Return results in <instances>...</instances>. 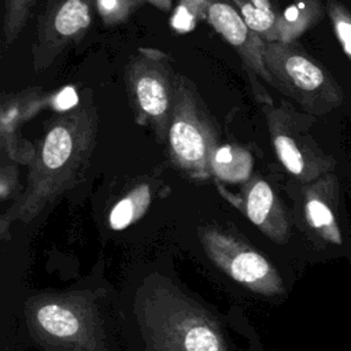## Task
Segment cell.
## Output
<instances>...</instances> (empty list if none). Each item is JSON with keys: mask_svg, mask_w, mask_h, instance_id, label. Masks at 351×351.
Instances as JSON below:
<instances>
[{"mask_svg": "<svg viewBox=\"0 0 351 351\" xmlns=\"http://www.w3.org/2000/svg\"><path fill=\"white\" fill-rule=\"evenodd\" d=\"M251 170L252 158L250 152L234 144L219 145L211 162V174L221 181L245 182L251 177Z\"/></svg>", "mask_w": 351, "mask_h": 351, "instance_id": "obj_16", "label": "cell"}, {"mask_svg": "<svg viewBox=\"0 0 351 351\" xmlns=\"http://www.w3.org/2000/svg\"><path fill=\"white\" fill-rule=\"evenodd\" d=\"M223 193V192H222ZM237 206L262 232L277 241L288 237V221L285 211L270 184L259 177L251 176L243 185L240 195L223 193Z\"/></svg>", "mask_w": 351, "mask_h": 351, "instance_id": "obj_10", "label": "cell"}, {"mask_svg": "<svg viewBox=\"0 0 351 351\" xmlns=\"http://www.w3.org/2000/svg\"><path fill=\"white\" fill-rule=\"evenodd\" d=\"M265 63L271 86L292 99L308 115H326L343 103V92L332 75L303 47L266 41Z\"/></svg>", "mask_w": 351, "mask_h": 351, "instance_id": "obj_3", "label": "cell"}, {"mask_svg": "<svg viewBox=\"0 0 351 351\" xmlns=\"http://www.w3.org/2000/svg\"><path fill=\"white\" fill-rule=\"evenodd\" d=\"M95 0H48L32 45L34 71L47 70L70 45L82 40L92 22Z\"/></svg>", "mask_w": 351, "mask_h": 351, "instance_id": "obj_6", "label": "cell"}, {"mask_svg": "<svg viewBox=\"0 0 351 351\" xmlns=\"http://www.w3.org/2000/svg\"><path fill=\"white\" fill-rule=\"evenodd\" d=\"M202 239L211 258L237 282L266 295L282 291L281 278L270 262L239 239L213 228L206 229Z\"/></svg>", "mask_w": 351, "mask_h": 351, "instance_id": "obj_8", "label": "cell"}, {"mask_svg": "<svg viewBox=\"0 0 351 351\" xmlns=\"http://www.w3.org/2000/svg\"><path fill=\"white\" fill-rule=\"evenodd\" d=\"M208 4L210 0H180L170 18L171 29L177 33L193 30L199 21H206Z\"/></svg>", "mask_w": 351, "mask_h": 351, "instance_id": "obj_19", "label": "cell"}, {"mask_svg": "<svg viewBox=\"0 0 351 351\" xmlns=\"http://www.w3.org/2000/svg\"><path fill=\"white\" fill-rule=\"evenodd\" d=\"M326 11L337 41L351 60V12L337 0H328Z\"/></svg>", "mask_w": 351, "mask_h": 351, "instance_id": "obj_20", "label": "cell"}, {"mask_svg": "<svg viewBox=\"0 0 351 351\" xmlns=\"http://www.w3.org/2000/svg\"><path fill=\"white\" fill-rule=\"evenodd\" d=\"M53 108V93H45L41 88H27L21 92L4 93L0 103V148L1 156L29 165L34 147L18 138V129L43 108Z\"/></svg>", "mask_w": 351, "mask_h": 351, "instance_id": "obj_9", "label": "cell"}, {"mask_svg": "<svg viewBox=\"0 0 351 351\" xmlns=\"http://www.w3.org/2000/svg\"><path fill=\"white\" fill-rule=\"evenodd\" d=\"M206 21L239 53L256 101L261 106L273 104V99L259 81L271 84L265 63L266 41L247 25L230 0H210Z\"/></svg>", "mask_w": 351, "mask_h": 351, "instance_id": "obj_7", "label": "cell"}, {"mask_svg": "<svg viewBox=\"0 0 351 351\" xmlns=\"http://www.w3.org/2000/svg\"><path fill=\"white\" fill-rule=\"evenodd\" d=\"M322 14L324 10L319 0H293L278 16L276 26L277 41L295 43L304 32L321 21Z\"/></svg>", "mask_w": 351, "mask_h": 351, "instance_id": "obj_13", "label": "cell"}, {"mask_svg": "<svg viewBox=\"0 0 351 351\" xmlns=\"http://www.w3.org/2000/svg\"><path fill=\"white\" fill-rule=\"evenodd\" d=\"M18 163L1 156V167H0V196L1 200H7L15 186L18 185Z\"/></svg>", "mask_w": 351, "mask_h": 351, "instance_id": "obj_22", "label": "cell"}, {"mask_svg": "<svg viewBox=\"0 0 351 351\" xmlns=\"http://www.w3.org/2000/svg\"><path fill=\"white\" fill-rule=\"evenodd\" d=\"M273 151L284 169L303 184L333 171L336 160L310 133L308 114L298 112L288 103L261 106Z\"/></svg>", "mask_w": 351, "mask_h": 351, "instance_id": "obj_5", "label": "cell"}, {"mask_svg": "<svg viewBox=\"0 0 351 351\" xmlns=\"http://www.w3.org/2000/svg\"><path fill=\"white\" fill-rule=\"evenodd\" d=\"M144 0H95V7L106 26L123 23Z\"/></svg>", "mask_w": 351, "mask_h": 351, "instance_id": "obj_21", "label": "cell"}, {"mask_svg": "<svg viewBox=\"0 0 351 351\" xmlns=\"http://www.w3.org/2000/svg\"><path fill=\"white\" fill-rule=\"evenodd\" d=\"M304 217L308 226L325 241L340 245L343 243L337 222L339 180L333 171L306 184Z\"/></svg>", "mask_w": 351, "mask_h": 351, "instance_id": "obj_11", "label": "cell"}, {"mask_svg": "<svg viewBox=\"0 0 351 351\" xmlns=\"http://www.w3.org/2000/svg\"><path fill=\"white\" fill-rule=\"evenodd\" d=\"M145 1H148L151 5H154L155 8L163 12H169L173 5V0H145Z\"/></svg>", "mask_w": 351, "mask_h": 351, "instance_id": "obj_23", "label": "cell"}, {"mask_svg": "<svg viewBox=\"0 0 351 351\" xmlns=\"http://www.w3.org/2000/svg\"><path fill=\"white\" fill-rule=\"evenodd\" d=\"M247 25L265 41H277L276 26L281 11L274 0H230Z\"/></svg>", "mask_w": 351, "mask_h": 351, "instance_id": "obj_15", "label": "cell"}, {"mask_svg": "<svg viewBox=\"0 0 351 351\" xmlns=\"http://www.w3.org/2000/svg\"><path fill=\"white\" fill-rule=\"evenodd\" d=\"M99 114L85 99L53 118L34 147L26 186L4 219L29 221L86 174L96 147Z\"/></svg>", "mask_w": 351, "mask_h": 351, "instance_id": "obj_1", "label": "cell"}, {"mask_svg": "<svg viewBox=\"0 0 351 351\" xmlns=\"http://www.w3.org/2000/svg\"><path fill=\"white\" fill-rule=\"evenodd\" d=\"M36 0H4V45H11L23 30Z\"/></svg>", "mask_w": 351, "mask_h": 351, "instance_id": "obj_18", "label": "cell"}, {"mask_svg": "<svg viewBox=\"0 0 351 351\" xmlns=\"http://www.w3.org/2000/svg\"><path fill=\"white\" fill-rule=\"evenodd\" d=\"M37 325L51 337L73 340L82 332V321L75 311L60 303H45L36 313Z\"/></svg>", "mask_w": 351, "mask_h": 351, "instance_id": "obj_14", "label": "cell"}, {"mask_svg": "<svg viewBox=\"0 0 351 351\" xmlns=\"http://www.w3.org/2000/svg\"><path fill=\"white\" fill-rule=\"evenodd\" d=\"M123 77L134 121L148 126L158 143H166L177 78L170 59L158 49L140 48L129 58Z\"/></svg>", "mask_w": 351, "mask_h": 351, "instance_id": "obj_4", "label": "cell"}, {"mask_svg": "<svg viewBox=\"0 0 351 351\" xmlns=\"http://www.w3.org/2000/svg\"><path fill=\"white\" fill-rule=\"evenodd\" d=\"M221 133L189 78L177 73L176 97L167 133L169 158L193 180H207Z\"/></svg>", "mask_w": 351, "mask_h": 351, "instance_id": "obj_2", "label": "cell"}, {"mask_svg": "<svg viewBox=\"0 0 351 351\" xmlns=\"http://www.w3.org/2000/svg\"><path fill=\"white\" fill-rule=\"evenodd\" d=\"M171 328L169 339L176 351H225L217 330L200 318H181Z\"/></svg>", "mask_w": 351, "mask_h": 351, "instance_id": "obj_12", "label": "cell"}, {"mask_svg": "<svg viewBox=\"0 0 351 351\" xmlns=\"http://www.w3.org/2000/svg\"><path fill=\"white\" fill-rule=\"evenodd\" d=\"M151 203V189L147 184H138L130 189L110 211L108 223L114 230H123L144 215Z\"/></svg>", "mask_w": 351, "mask_h": 351, "instance_id": "obj_17", "label": "cell"}]
</instances>
